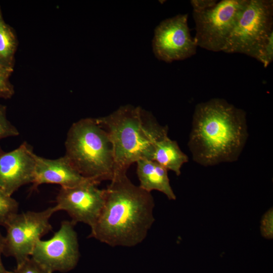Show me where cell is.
Here are the masks:
<instances>
[{"mask_svg": "<svg viewBox=\"0 0 273 273\" xmlns=\"http://www.w3.org/2000/svg\"><path fill=\"white\" fill-rule=\"evenodd\" d=\"M273 32V1L248 0L223 50L251 57L258 46Z\"/></svg>", "mask_w": 273, "mask_h": 273, "instance_id": "5b68a950", "label": "cell"}, {"mask_svg": "<svg viewBox=\"0 0 273 273\" xmlns=\"http://www.w3.org/2000/svg\"><path fill=\"white\" fill-rule=\"evenodd\" d=\"M151 193L133 184L126 172L116 174L105 189L103 208L89 238L111 247H133L146 238L155 218Z\"/></svg>", "mask_w": 273, "mask_h": 273, "instance_id": "6da1fadb", "label": "cell"}, {"mask_svg": "<svg viewBox=\"0 0 273 273\" xmlns=\"http://www.w3.org/2000/svg\"><path fill=\"white\" fill-rule=\"evenodd\" d=\"M12 73L0 65V99H11L15 94L14 86L10 81Z\"/></svg>", "mask_w": 273, "mask_h": 273, "instance_id": "d6986e66", "label": "cell"}, {"mask_svg": "<svg viewBox=\"0 0 273 273\" xmlns=\"http://www.w3.org/2000/svg\"><path fill=\"white\" fill-rule=\"evenodd\" d=\"M18 202L0 189V225L5 226L9 220L18 213Z\"/></svg>", "mask_w": 273, "mask_h": 273, "instance_id": "2e32d148", "label": "cell"}, {"mask_svg": "<svg viewBox=\"0 0 273 273\" xmlns=\"http://www.w3.org/2000/svg\"><path fill=\"white\" fill-rule=\"evenodd\" d=\"M36 156L32 148L26 142L9 152L0 148V189L12 196L23 186L32 184Z\"/></svg>", "mask_w": 273, "mask_h": 273, "instance_id": "8fae6325", "label": "cell"}, {"mask_svg": "<svg viewBox=\"0 0 273 273\" xmlns=\"http://www.w3.org/2000/svg\"><path fill=\"white\" fill-rule=\"evenodd\" d=\"M19 135V130L7 117V107L0 104V140Z\"/></svg>", "mask_w": 273, "mask_h": 273, "instance_id": "ac0fdd59", "label": "cell"}, {"mask_svg": "<svg viewBox=\"0 0 273 273\" xmlns=\"http://www.w3.org/2000/svg\"><path fill=\"white\" fill-rule=\"evenodd\" d=\"M65 146L64 156L84 177L100 183L114 177L113 146L108 132L96 118H85L73 123Z\"/></svg>", "mask_w": 273, "mask_h": 273, "instance_id": "277c9868", "label": "cell"}, {"mask_svg": "<svg viewBox=\"0 0 273 273\" xmlns=\"http://www.w3.org/2000/svg\"><path fill=\"white\" fill-rule=\"evenodd\" d=\"M4 238L0 232V273H12L11 271H9L5 267L2 260V255L4 252Z\"/></svg>", "mask_w": 273, "mask_h": 273, "instance_id": "603a6c76", "label": "cell"}, {"mask_svg": "<svg viewBox=\"0 0 273 273\" xmlns=\"http://www.w3.org/2000/svg\"><path fill=\"white\" fill-rule=\"evenodd\" d=\"M267 67L273 60V32L260 43L251 56Z\"/></svg>", "mask_w": 273, "mask_h": 273, "instance_id": "e0dca14e", "label": "cell"}, {"mask_svg": "<svg viewBox=\"0 0 273 273\" xmlns=\"http://www.w3.org/2000/svg\"><path fill=\"white\" fill-rule=\"evenodd\" d=\"M262 236L266 239L273 237V212L272 209L268 210L262 216L260 226Z\"/></svg>", "mask_w": 273, "mask_h": 273, "instance_id": "44dd1931", "label": "cell"}, {"mask_svg": "<svg viewBox=\"0 0 273 273\" xmlns=\"http://www.w3.org/2000/svg\"><path fill=\"white\" fill-rule=\"evenodd\" d=\"M248 136L246 112L213 98L196 106L188 146L195 162L213 166L237 160Z\"/></svg>", "mask_w": 273, "mask_h": 273, "instance_id": "7a4b0ae2", "label": "cell"}, {"mask_svg": "<svg viewBox=\"0 0 273 273\" xmlns=\"http://www.w3.org/2000/svg\"><path fill=\"white\" fill-rule=\"evenodd\" d=\"M247 1L222 0L204 12H193L197 46L210 51L222 52Z\"/></svg>", "mask_w": 273, "mask_h": 273, "instance_id": "52a82bcc", "label": "cell"}, {"mask_svg": "<svg viewBox=\"0 0 273 273\" xmlns=\"http://www.w3.org/2000/svg\"><path fill=\"white\" fill-rule=\"evenodd\" d=\"M151 160L178 176L181 173L182 166L188 161V157L175 141L167 136L155 143Z\"/></svg>", "mask_w": 273, "mask_h": 273, "instance_id": "5bb4252c", "label": "cell"}, {"mask_svg": "<svg viewBox=\"0 0 273 273\" xmlns=\"http://www.w3.org/2000/svg\"><path fill=\"white\" fill-rule=\"evenodd\" d=\"M217 3L216 0H192L191 5L193 9V12L200 13L204 12L214 6Z\"/></svg>", "mask_w": 273, "mask_h": 273, "instance_id": "7402d4cb", "label": "cell"}, {"mask_svg": "<svg viewBox=\"0 0 273 273\" xmlns=\"http://www.w3.org/2000/svg\"><path fill=\"white\" fill-rule=\"evenodd\" d=\"M136 163L139 186L142 189L150 193L153 190L158 191L169 200L176 199L165 167L155 161L147 159H140Z\"/></svg>", "mask_w": 273, "mask_h": 273, "instance_id": "4fadbf2b", "label": "cell"}, {"mask_svg": "<svg viewBox=\"0 0 273 273\" xmlns=\"http://www.w3.org/2000/svg\"><path fill=\"white\" fill-rule=\"evenodd\" d=\"M100 183L87 179L71 188H61L57 197L56 211L63 210L75 224L82 222L93 226L103 208L105 189L98 187Z\"/></svg>", "mask_w": 273, "mask_h": 273, "instance_id": "30bf717a", "label": "cell"}, {"mask_svg": "<svg viewBox=\"0 0 273 273\" xmlns=\"http://www.w3.org/2000/svg\"><path fill=\"white\" fill-rule=\"evenodd\" d=\"M12 273H51L30 257L21 263L17 265L15 269Z\"/></svg>", "mask_w": 273, "mask_h": 273, "instance_id": "ffe728a7", "label": "cell"}, {"mask_svg": "<svg viewBox=\"0 0 273 273\" xmlns=\"http://www.w3.org/2000/svg\"><path fill=\"white\" fill-rule=\"evenodd\" d=\"M19 44L15 29L4 20L0 6V65L13 72Z\"/></svg>", "mask_w": 273, "mask_h": 273, "instance_id": "9a60e30c", "label": "cell"}, {"mask_svg": "<svg viewBox=\"0 0 273 273\" xmlns=\"http://www.w3.org/2000/svg\"><path fill=\"white\" fill-rule=\"evenodd\" d=\"M188 18L187 14H178L162 21L156 27L152 46L158 59L171 63L196 54L198 46L191 36Z\"/></svg>", "mask_w": 273, "mask_h": 273, "instance_id": "9c48e42d", "label": "cell"}, {"mask_svg": "<svg viewBox=\"0 0 273 273\" xmlns=\"http://www.w3.org/2000/svg\"><path fill=\"white\" fill-rule=\"evenodd\" d=\"M96 119L112 143L115 175L127 172L140 159L151 160L155 143L168 136L167 126L160 125L151 113L140 107L126 105Z\"/></svg>", "mask_w": 273, "mask_h": 273, "instance_id": "3957f363", "label": "cell"}, {"mask_svg": "<svg viewBox=\"0 0 273 273\" xmlns=\"http://www.w3.org/2000/svg\"><path fill=\"white\" fill-rule=\"evenodd\" d=\"M57 212L55 206L40 211L17 213L5 228L3 254L14 258L17 265L29 258L37 242L52 230L50 220Z\"/></svg>", "mask_w": 273, "mask_h": 273, "instance_id": "8992f818", "label": "cell"}, {"mask_svg": "<svg viewBox=\"0 0 273 273\" xmlns=\"http://www.w3.org/2000/svg\"><path fill=\"white\" fill-rule=\"evenodd\" d=\"M75 225L71 220L62 221L51 239L37 242L30 257L51 273L73 269L80 256Z\"/></svg>", "mask_w": 273, "mask_h": 273, "instance_id": "ba28073f", "label": "cell"}, {"mask_svg": "<svg viewBox=\"0 0 273 273\" xmlns=\"http://www.w3.org/2000/svg\"><path fill=\"white\" fill-rule=\"evenodd\" d=\"M87 179L82 176L65 156L52 159L36 155V166L32 189L45 184H57L61 188H71Z\"/></svg>", "mask_w": 273, "mask_h": 273, "instance_id": "7c38bea8", "label": "cell"}]
</instances>
